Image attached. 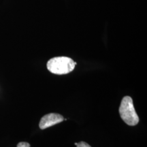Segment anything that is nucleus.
I'll return each mask as SVG.
<instances>
[{"mask_svg": "<svg viewBox=\"0 0 147 147\" xmlns=\"http://www.w3.org/2000/svg\"><path fill=\"white\" fill-rule=\"evenodd\" d=\"M64 120L63 117L59 114L50 113L44 116L40 121V128L41 129H45L55 125L59 123Z\"/></svg>", "mask_w": 147, "mask_h": 147, "instance_id": "nucleus-3", "label": "nucleus"}, {"mask_svg": "<svg viewBox=\"0 0 147 147\" xmlns=\"http://www.w3.org/2000/svg\"><path fill=\"white\" fill-rule=\"evenodd\" d=\"M76 146L77 147H91L89 144H88L87 143L85 142H80L79 143H77Z\"/></svg>", "mask_w": 147, "mask_h": 147, "instance_id": "nucleus-4", "label": "nucleus"}, {"mask_svg": "<svg viewBox=\"0 0 147 147\" xmlns=\"http://www.w3.org/2000/svg\"><path fill=\"white\" fill-rule=\"evenodd\" d=\"M76 62L67 57H57L51 59L47 63V69L55 74H66L74 69Z\"/></svg>", "mask_w": 147, "mask_h": 147, "instance_id": "nucleus-1", "label": "nucleus"}, {"mask_svg": "<svg viewBox=\"0 0 147 147\" xmlns=\"http://www.w3.org/2000/svg\"><path fill=\"white\" fill-rule=\"evenodd\" d=\"M119 114L123 121L128 125H136L139 122V117L134 108L133 100L129 96H125L121 101L119 107Z\"/></svg>", "mask_w": 147, "mask_h": 147, "instance_id": "nucleus-2", "label": "nucleus"}, {"mask_svg": "<svg viewBox=\"0 0 147 147\" xmlns=\"http://www.w3.org/2000/svg\"><path fill=\"white\" fill-rule=\"evenodd\" d=\"M17 147H30V144L28 142H21L17 144Z\"/></svg>", "mask_w": 147, "mask_h": 147, "instance_id": "nucleus-5", "label": "nucleus"}]
</instances>
